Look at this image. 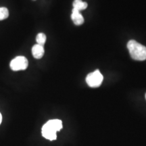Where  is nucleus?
<instances>
[{
    "label": "nucleus",
    "mask_w": 146,
    "mask_h": 146,
    "mask_svg": "<svg viewBox=\"0 0 146 146\" xmlns=\"http://www.w3.org/2000/svg\"><path fill=\"white\" fill-rule=\"evenodd\" d=\"M62 129V122L59 119L50 120L43 125L42 128V135L47 139L53 141L57 138L58 131Z\"/></svg>",
    "instance_id": "f257e3e1"
},
{
    "label": "nucleus",
    "mask_w": 146,
    "mask_h": 146,
    "mask_svg": "<svg viewBox=\"0 0 146 146\" xmlns=\"http://www.w3.org/2000/svg\"><path fill=\"white\" fill-rule=\"evenodd\" d=\"M127 48L131 58L135 60L143 61L146 60V47L135 40L128 42Z\"/></svg>",
    "instance_id": "f03ea898"
},
{
    "label": "nucleus",
    "mask_w": 146,
    "mask_h": 146,
    "mask_svg": "<svg viewBox=\"0 0 146 146\" xmlns=\"http://www.w3.org/2000/svg\"><path fill=\"white\" fill-rule=\"evenodd\" d=\"M104 77L99 70H95L94 72L88 74L86 77L87 85L90 87L96 88L100 87L103 81Z\"/></svg>",
    "instance_id": "7ed1b4c3"
},
{
    "label": "nucleus",
    "mask_w": 146,
    "mask_h": 146,
    "mask_svg": "<svg viewBox=\"0 0 146 146\" xmlns=\"http://www.w3.org/2000/svg\"><path fill=\"white\" fill-rule=\"evenodd\" d=\"M10 66L11 69L14 71L24 70L28 67L29 62L24 56H17L10 62Z\"/></svg>",
    "instance_id": "20e7f679"
},
{
    "label": "nucleus",
    "mask_w": 146,
    "mask_h": 146,
    "mask_svg": "<svg viewBox=\"0 0 146 146\" xmlns=\"http://www.w3.org/2000/svg\"><path fill=\"white\" fill-rule=\"evenodd\" d=\"M71 18H72L73 23L76 25H81L84 23V18L81 15V12L74 8L72 9Z\"/></svg>",
    "instance_id": "39448f33"
},
{
    "label": "nucleus",
    "mask_w": 146,
    "mask_h": 146,
    "mask_svg": "<svg viewBox=\"0 0 146 146\" xmlns=\"http://www.w3.org/2000/svg\"><path fill=\"white\" fill-rule=\"evenodd\" d=\"M45 53L44 47L39 44L35 45L32 48V54L36 59H40L43 56Z\"/></svg>",
    "instance_id": "423d86ee"
},
{
    "label": "nucleus",
    "mask_w": 146,
    "mask_h": 146,
    "mask_svg": "<svg viewBox=\"0 0 146 146\" xmlns=\"http://www.w3.org/2000/svg\"><path fill=\"white\" fill-rule=\"evenodd\" d=\"M73 8L78 11L85 10L87 8V3L84 2L82 0H74L73 1Z\"/></svg>",
    "instance_id": "0eeeda50"
},
{
    "label": "nucleus",
    "mask_w": 146,
    "mask_h": 146,
    "mask_svg": "<svg viewBox=\"0 0 146 146\" xmlns=\"http://www.w3.org/2000/svg\"><path fill=\"white\" fill-rule=\"evenodd\" d=\"M36 41L37 43L36 44L43 46L45 43V41H46V35L44 33H40L36 35Z\"/></svg>",
    "instance_id": "6e6552de"
},
{
    "label": "nucleus",
    "mask_w": 146,
    "mask_h": 146,
    "mask_svg": "<svg viewBox=\"0 0 146 146\" xmlns=\"http://www.w3.org/2000/svg\"><path fill=\"white\" fill-rule=\"evenodd\" d=\"M9 16V11L6 8L0 7V21L6 19Z\"/></svg>",
    "instance_id": "1a4fd4ad"
},
{
    "label": "nucleus",
    "mask_w": 146,
    "mask_h": 146,
    "mask_svg": "<svg viewBox=\"0 0 146 146\" xmlns=\"http://www.w3.org/2000/svg\"><path fill=\"white\" fill-rule=\"evenodd\" d=\"M1 121H2V116H1V114L0 113V125H1Z\"/></svg>",
    "instance_id": "9d476101"
},
{
    "label": "nucleus",
    "mask_w": 146,
    "mask_h": 146,
    "mask_svg": "<svg viewBox=\"0 0 146 146\" xmlns=\"http://www.w3.org/2000/svg\"><path fill=\"white\" fill-rule=\"evenodd\" d=\"M145 98H146V94H145Z\"/></svg>",
    "instance_id": "9b49d317"
}]
</instances>
